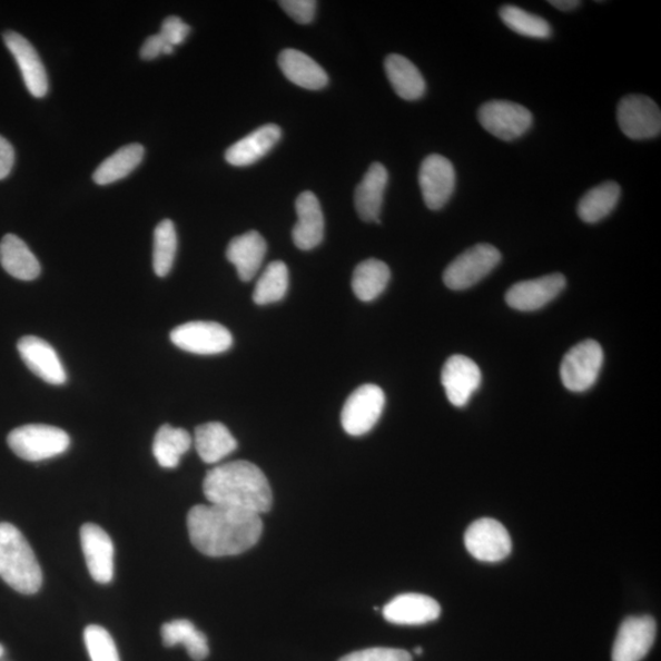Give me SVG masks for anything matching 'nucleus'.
Wrapping results in <instances>:
<instances>
[{"label": "nucleus", "instance_id": "39", "mask_svg": "<svg viewBox=\"0 0 661 661\" xmlns=\"http://www.w3.org/2000/svg\"><path fill=\"white\" fill-rule=\"evenodd\" d=\"M189 33V24L184 22L178 17L167 18L162 23L161 31H159V34L162 36V39L166 41V43L171 47L181 45L187 40Z\"/></svg>", "mask_w": 661, "mask_h": 661}, {"label": "nucleus", "instance_id": "20", "mask_svg": "<svg viewBox=\"0 0 661 661\" xmlns=\"http://www.w3.org/2000/svg\"><path fill=\"white\" fill-rule=\"evenodd\" d=\"M440 614L441 606L435 599L416 593L397 595L383 610V615L388 622L406 627L433 622Z\"/></svg>", "mask_w": 661, "mask_h": 661}, {"label": "nucleus", "instance_id": "32", "mask_svg": "<svg viewBox=\"0 0 661 661\" xmlns=\"http://www.w3.org/2000/svg\"><path fill=\"white\" fill-rule=\"evenodd\" d=\"M162 641L166 647L182 644L195 661L205 660L210 654L207 637L189 620H174L164 624Z\"/></svg>", "mask_w": 661, "mask_h": 661}, {"label": "nucleus", "instance_id": "24", "mask_svg": "<svg viewBox=\"0 0 661 661\" xmlns=\"http://www.w3.org/2000/svg\"><path fill=\"white\" fill-rule=\"evenodd\" d=\"M278 65L285 77L306 90H322L328 83L327 72L320 65L297 49H285Z\"/></svg>", "mask_w": 661, "mask_h": 661}, {"label": "nucleus", "instance_id": "29", "mask_svg": "<svg viewBox=\"0 0 661 661\" xmlns=\"http://www.w3.org/2000/svg\"><path fill=\"white\" fill-rule=\"evenodd\" d=\"M144 156L145 149L140 144H130L121 147V149L105 159L97 167L93 174L95 182L98 186H108V184L128 177L132 170L140 166Z\"/></svg>", "mask_w": 661, "mask_h": 661}, {"label": "nucleus", "instance_id": "8", "mask_svg": "<svg viewBox=\"0 0 661 661\" xmlns=\"http://www.w3.org/2000/svg\"><path fill=\"white\" fill-rule=\"evenodd\" d=\"M482 127L504 141L517 140L532 128L530 109L510 101H489L477 110Z\"/></svg>", "mask_w": 661, "mask_h": 661}, {"label": "nucleus", "instance_id": "34", "mask_svg": "<svg viewBox=\"0 0 661 661\" xmlns=\"http://www.w3.org/2000/svg\"><path fill=\"white\" fill-rule=\"evenodd\" d=\"M178 247L177 230L170 219L159 223L154 235V269L158 277H166L174 267Z\"/></svg>", "mask_w": 661, "mask_h": 661}, {"label": "nucleus", "instance_id": "43", "mask_svg": "<svg viewBox=\"0 0 661 661\" xmlns=\"http://www.w3.org/2000/svg\"><path fill=\"white\" fill-rule=\"evenodd\" d=\"M6 654V649L2 644H0V659H2Z\"/></svg>", "mask_w": 661, "mask_h": 661}, {"label": "nucleus", "instance_id": "23", "mask_svg": "<svg viewBox=\"0 0 661 661\" xmlns=\"http://www.w3.org/2000/svg\"><path fill=\"white\" fill-rule=\"evenodd\" d=\"M387 182V169L382 164L375 162L367 169L357 190H355V208H357L359 217L365 223H378Z\"/></svg>", "mask_w": 661, "mask_h": 661}, {"label": "nucleus", "instance_id": "11", "mask_svg": "<svg viewBox=\"0 0 661 661\" xmlns=\"http://www.w3.org/2000/svg\"><path fill=\"white\" fill-rule=\"evenodd\" d=\"M464 544L473 558L483 562L505 560L512 550L507 530L493 519H481L471 524Z\"/></svg>", "mask_w": 661, "mask_h": 661}, {"label": "nucleus", "instance_id": "17", "mask_svg": "<svg viewBox=\"0 0 661 661\" xmlns=\"http://www.w3.org/2000/svg\"><path fill=\"white\" fill-rule=\"evenodd\" d=\"M20 357L29 369L49 385L67 383V373L56 349L40 337L27 336L18 342Z\"/></svg>", "mask_w": 661, "mask_h": 661}, {"label": "nucleus", "instance_id": "31", "mask_svg": "<svg viewBox=\"0 0 661 661\" xmlns=\"http://www.w3.org/2000/svg\"><path fill=\"white\" fill-rule=\"evenodd\" d=\"M391 278L388 266L377 259H367L354 269L352 288L362 302H373L382 296Z\"/></svg>", "mask_w": 661, "mask_h": 661}, {"label": "nucleus", "instance_id": "40", "mask_svg": "<svg viewBox=\"0 0 661 661\" xmlns=\"http://www.w3.org/2000/svg\"><path fill=\"white\" fill-rule=\"evenodd\" d=\"M175 52V47L166 43L162 36L152 34L145 41L140 49V57L144 60H154L161 55H171Z\"/></svg>", "mask_w": 661, "mask_h": 661}, {"label": "nucleus", "instance_id": "6", "mask_svg": "<svg viewBox=\"0 0 661 661\" xmlns=\"http://www.w3.org/2000/svg\"><path fill=\"white\" fill-rule=\"evenodd\" d=\"M604 353L594 339H585L572 347L561 363L563 386L572 392L590 389L602 369Z\"/></svg>", "mask_w": 661, "mask_h": 661}, {"label": "nucleus", "instance_id": "41", "mask_svg": "<svg viewBox=\"0 0 661 661\" xmlns=\"http://www.w3.org/2000/svg\"><path fill=\"white\" fill-rule=\"evenodd\" d=\"M16 164L14 147L0 135V180L6 179Z\"/></svg>", "mask_w": 661, "mask_h": 661}, {"label": "nucleus", "instance_id": "37", "mask_svg": "<svg viewBox=\"0 0 661 661\" xmlns=\"http://www.w3.org/2000/svg\"><path fill=\"white\" fill-rule=\"evenodd\" d=\"M338 661H412V657L402 649L369 648L347 654Z\"/></svg>", "mask_w": 661, "mask_h": 661}, {"label": "nucleus", "instance_id": "16", "mask_svg": "<svg viewBox=\"0 0 661 661\" xmlns=\"http://www.w3.org/2000/svg\"><path fill=\"white\" fill-rule=\"evenodd\" d=\"M566 278L561 274L519 282L506 293V303L520 312H534L544 308L565 289Z\"/></svg>", "mask_w": 661, "mask_h": 661}, {"label": "nucleus", "instance_id": "35", "mask_svg": "<svg viewBox=\"0 0 661 661\" xmlns=\"http://www.w3.org/2000/svg\"><path fill=\"white\" fill-rule=\"evenodd\" d=\"M500 18L509 29L519 34L531 37V39L545 40L553 33L550 23L545 19L519 7H502L500 9Z\"/></svg>", "mask_w": 661, "mask_h": 661}, {"label": "nucleus", "instance_id": "12", "mask_svg": "<svg viewBox=\"0 0 661 661\" xmlns=\"http://www.w3.org/2000/svg\"><path fill=\"white\" fill-rule=\"evenodd\" d=\"M420 186L427 208L434 211L440 210L455 191V167L444 156H427L421 166Z\"/></svg>", "mask_w": 661, "mask_h": 661}, {"label": "nucleus", "instance_id": "19", "mask_svg": "<svg viewBox=\"0 0 661 661\" xmlns=\"http://www.w3.org/2000/svg\"><path fill=\"white\" fill-rule=\"evenodd\" d=\"M298 220L292 231L296 247L300 250H313L324 239L325 220L320 203L312 191H304L296 201Z\"/></svg>", "mask_w": 661, "mask_h": 661}, {"label": "nucleus", "instance_id": "44", "mask_svg": "<svg viewBox=\"0 0 661 661\" xmlns=\"http://www.w3.org/2000/svg\"><path fill=\"white\" fill-rule=\"evenodd\" d=\"M415 654H423V649L422 648H415L414 649Z\"/></svg>", "mask_w": 661, "mask_h": 661}, {"label": "nucleus", "instance_id": "9", "mask_svg": "<svg viewBox=\"0 0 661 661\" xmlns=\"http://www.w3.org/2000/svg\"><path fill=\"white\" fill-rule=\"evenodd\" d=\"M618 122L632 140L657 138L661 131L660 108L644 95L624 96L618 106Z\"/></svg>", "mask_w": 661, "mask_h": 661}, {"label": "nucleus", "instance_id": "3", "mask_svg": "<svg viewBox=\"0 0 661 661\" xmlns=\"http://www.w3.org/2000/svg\"><path fill=\"white\" fill-rule=\"evenodd\" d=\"M0 578L12 590L31 595L41 590L43 574L27 537L16 525L0 523Z\"/></svg>", "mask_w": 661, "mask_h": 661}, {"label": "nucleus", "instance_id": "30", "mask_svg": "<svg viewBox=\"0 0 661 661\" xmlns=\"http://www.w3.org/2000/svg\"><path fill=\"white\" fill-rule=\"evenodd\" d=\"M621 188L615 181H604L586 191L578 206V214L585 224H598L616 207Z\"/></svg>", "mask_w": 661, "mask_h": 661}, {"label": "nucleus", "instance_id": "5", "mask_svg": "<svg viewBox=\"0 0 661 661\" xmlns=\"http://www.w3.org/2000/svg\"><path fill=\"white\" fill-rule=\"evenodd\" d=\"M500 251L490 244H477L453 260L444 273L445 285L453 290L468 289L500 264Z\"/></svg>", "mask_w": 661, "mask_h": 661}, {"label": "nucleus", "instance_id": "21", "mask_svg": "<svg viewBox=\"0 0 661 661\" xmlns=\"http://www.w3.org/2000/svg\"><path fill=\"white\" fill-rule=\"evenodd\" d=\"M267 244L259 231L250 230L233 238L226 251L227 259L237 268L238 276L244 282L251 280L265 259Z\"/></svg>", "mask_w": 661, "mask_h": 661}, {"label": "nucleus", "instance_id": "7", "mask_svg": "<svg viewBox=\"0 0 661 661\" xmlns=\"http://www.w3.org/2000/svg\"><path fill=\"white\" fill-rule=\"evenodd\" d=\"M383 388L367 384L353 392L343 406L341 422L352 436H363L373 431L385 408Z\"/></svg>", "mask_w": 661, "mask_h": 661}, {"label": "nucleus", "instance_id": "36", "mask_svg": "<svg viewBox=\"0 0 661 661\" xmlns=\"http://www.w3.org/2000/svg\"><path fill=\"white\" fill-rule=\"evenodd\" d=\"M83 640L92 661H120L112 635L106 629L90 624L83 632Z\"/></svg>", "mask_w": 661, "mask_h": 661}, {"label": "nucleus", "instance_id": "4", "mask_svg": "<svg viewBox=\"0 0 661 661\" xmlns=\"http://www.w3.org/2000/svg\"><path fill=\"white\" fill-rule=\"evenodd\" d=\"M8 445L21 460L40 462L65 453L70 437L57 426L30 424L14 428L8 436Z\"/></svg>", "mask_w": 661, "mask_h": 661}, {"label": "nucleus", "instance_id": "13", "mask_svg": "<svg viewBox=\"0 0 661 661\" xmlns=\"http://www.w3.org/2000/svg\"><path fill=\"white\" fill-rule=\"evenodd\" d=\"M81 546L91 578L101 584L112 582L115 575V546L112 539L93 523L81 526Z\"/></svg>", "mask_w": 661, "mask_h": 661}, {"label": "nucleus", "instance_id": "15", "mask_svg": "<svg viewBox=\"0 0 661 661\" xmlns=\"http://www.w3.org/2000/svg\"><path fill=\"white\" fill-rule=\"evenodd\" d=\"M441 383L450 403L455 407H464L474 392L482 384V373L471 358L464 355H452L441 373Z\"/></svg>", "mask_w": 661, "mask_h": 661}, {"label": "nucleus", "instance_id": "28", "mask_svg": "<svg viewBox=\"0 0 661 661\" xmlns=\"http://www.w3.org/2000/svg\"><path fill=\"white\" fill-rule=\"evenodd\" d=\"M193 445V438L184 428L162 425L154 440V455L161 467L174 470Z\"/></svg>", "mask_w": 661, "mask_h": 661}, {"label": "nucleus", "instance_id": "2", "mask_svg": "<svg viewBox=\"0 0 661 661\" xmlns=\"http://www.w3.org/2000/svg\"><path fill=\"white\" fill-rule=\"evenodd\" d=\"M204 494L210 504L253 512L267 513L274 496L266 475L248 461L217 465L204 480Z\"/></svg>", "mask_w": 661, "mask_h": 661}, {"label": "nucleus", "instance_id": "10", "mask_svg": "<svg viewBox=\"0 0 661 661\" xmlns=\"http://www.w3.org/2000/svg\"><path fill=\"white\" fill-rule=\"evenodd\" d=\"M170 341L181 351L200 355L225 353L233 345V336L228 328L211 322L180 325L171 331Z\"/></svg>", "mask_w": 661, "mask_h": 661}, {"label": "nucleus", "instance_id": "42", "mask_svg": "<svg viewBox=\"0 0 661 661\" xmlns=\"http://www.w3.org/2000/svg\"><path fill=\"white\" fill-rule=\"evenodd\" d=\"M549 4L562 11H570L579 8L581 2H578V0H551Z\"/></svg>", "mask_w": 661, "mask_h": 661}, {"label": "nucleus", "instance_id": "27", "mask_svg": "<svg viewBox=\"0 0 661 661\" xmlns=\"http://www.w3.org/2000/svg\"><path fill=\"white\" fill-rule=\"evenodd\" d=\"M0 264L10 276L21 280H33L41 274L39 260L16 235H7L0 241Z\"/></svg>", "mask_w": 661, "mask_h": 661}, {"label": "nucleus", "instance_id": "1", "mask_svg": "<svg viewBox=\"0 0 661 661\" xmlns=\"http://www.w3.org/2000/svg\"><path fill=\"white\" fill-rule=\"evenodd\" d=\"M187 524L191 544L210 558L245 553L260 541L264 530L260 514L214 504L194 506Z\"/></svg>", "mask_w": 661, "mask_h": 661}, {"label": "nucleus", "instance_id": "22", "mask_svg": "<svg viewBox=\"0 0 661 661\" xmlns=\"http://www.w3.org/2000/svg\"><path fill=\"white\" fill-rule=\"evenodd\" d=\"M280 138L282 130L278 126L266 125L231 145L226 151V161L236 167L251 166L272 151Z\"/></svg>", "mask_w": 661, "mask_h": 661}, {"label": "nucleus", "instance_id": "26", "mask_svg": "<svg viewBox=\"0 0 661 661\" xmlns=\"http://www.w3.org/2000/svg\"><path fill=\"white\" fill-rule=\"evenodd\" d=\"M385 70L392 88L403 100L416 101L424 96L426 83L422 72L406 57L389 55Z\"/></svg>", "mask_w": 661, "mask_h": 661}, {"label": "nucleus", "instance_id": "18", "mask_svg": "<svg viewBox=\"0 0 661 661\" xmlns=\"http://www.w3.org/2000/svg\"><path fill=\"white\" fill-rule=\"evenodd\" d=\"M4 42L16 58L24 85L36 98H42L48 92V77L42 60L29 40L18 32L7 31Z\"/></svg>", "mask_w": 661, "mask_h": 661}, {"label": "nucleus", "instance_id": "25", "mask_svg": "<svg viewBox=\"0 0 661 661\" xmlns=\"http://www.w3.org/2000/svg\"><path fill=\"white\" fill-rule=\"evenodd\" d=\"M194 444L200 458L208 464H215L235 452L237 440L223 423H206L196 427Z\"/></svg>", "mask_w": 661, "mask_h": 661}, {"label": "nucleus", "instance_id": "33", "mask_svg": "<svg viewBox=\"0 0 661 661\" xmlns=\"http://www.w3.org/2000/svg\"><path fill=\"white\" fill-rule=\"evenodd\" d=\"M289 287V273L285 263L268 264L254 289L253 300L257 305L277 303L286 297Z\"/></svg>", "mask_w": 661, "mask_h": 661}, {"label": "nucleus", "instance_id": "14", "mask_svg": "<svg viewBox=\"0 0 661 661\" xmlns=\"http://www.w3.org/2000/svg\"><path fill=\"white\" fill-rule=\"evenodd\" d=\"M657 624L651 616L624 620L612 648V661H641L655 641Z\"/></svg>", "mask_w": 661, "mask_h": 661}, {"label": "nucleus", "instance_id": "38", "mask_svg": "<svg viewBox=\"0 0 661 661\" xmlns=\"http://www.w3.org/2000/svg\"><path fill=\"white\" fill-rule=\"evenodd\" d=\"M279 6L294 21L306 24L314 20L317 3L315 0H284Z\"/></svg>", "mask_w": 661, "mask_h": 661}]
</instances>
